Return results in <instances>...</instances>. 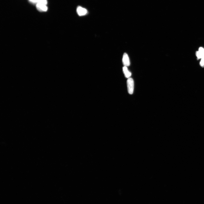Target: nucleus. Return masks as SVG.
Wrapping results in <instances>:
<instances>
[{"label": "nucleus", "instance_id": "nucleus-9", "mask_svg": "<svg viewBox=\"0 0 204 204\" xmlns=\"http://www.w3.org/2000/svg\"><path fill=\"white\" fill-rule=\"evenodd\" d=\"M200 65L203 67H204V59L202 58L200 62Z\"/></svg>", "mask_w": 204, "mask_h": 204}, {"label": "nucleus", "instance_id": "nucleus-3", "mask_svg": "<svg viewBox=\"0 0 204 204\" xmlns=\"http://www.w3.org/2000/svg\"><path fill=\"white\" fill-rule=\"evenodd\" d=\"M123 62L124 66L127 67L130 65V62L129 57L127 54L124 53L123 58Z\"/></svg>", "mask_w": 204, "mask_h": 204}, {"label": "nucleus", "instance_id": "nucleus-8", "mask_svg": "<svg viewBox=\"0 0 204 204\" xmlns=\"http://www.w3.org/2000/svg\"><path fill=\"white\" fill-rule=\"evenodd\" d=\"M196 55L198 59L201 58V55L199 51L196 52Z\"/></svg>", "mask_w": 204, "mask_h": 204}, {"label": "nucleus", "instance_id": "nucleus-6", "mask_svg": "<svg viewBox=\"0 0 204 204\" xmlns=\"http://www.w3.org/2000/svg\"><path fill=\"white\" fill-rule=\"evenodd\" d=\"M199 52L201 55V58L204 59V49L202 47L199 48Z\"/></svg>", "mask_w": 204, "mask_h": 204}, {"label": "nucleus", "instance_id": "nucleus-1", "mask_svg": "<svg viewBox=\"0 0 204 204\" xmlns=\"http://www.w3.org/2000/svg\"><path fill=\"white\" fill-rule=\"evenodd\" d=\"M127 86L128 93L132 94L134 92V83L133 80L131 78H128L127 81Z\"/></svg>", "mask_w": 204, "mask_h": 204}, {"label": "nucleus", "instance_id": "nucleus-4", "mask_svg": "<svg viewBox=\"0 0 204 204\" xmlns=\"http://www.w3.org/2000/svg\"><path fill=\"white\" fill-rule=\"evenodd\" d=\"M36 7L38 10L41 12H46L48 10L46 5L43 4L37 3Z\"/></svg>", "mask_w": 204, "mask_h": 204}, {"label": "nucleus", "instance_id": "nucleus-7", "mask_svg": "<svg viewBox=\"0 0 204 204\" xmlns=\"http://www.w3.org/2000/svg\"><path fill=\"white\" fill-rule=\"evenodd\" d=\"M36 3L43 4L46 5L47 1V0H36Z\"/></svg>", "mask_w": 204, "mask_h": 204}, {"label": "nucleus", "instance_id": "nucleus-10", "mask_svg": "<svg viewBox=\"0 0 204 204\" xmlns=\"http://www.w3.org/2000/svg\"><path fill=\"white\" fill-rule=\"evenodd\" d=\"M30 1L33 3H36V0H30Z\"/></svg>", "mask_w": 204, "mask_h": 204}, {"label": "nucleus", "instance_id": "nucleus-2", "mask_svg": "<svg viewBox=\"0 0 204 204\" xmlns=\"http://www.w3.org/2000/svg\"><path fill=\"white\" fill-rule=\"evenodd\" d=\"M77 12L79 16H83L87 14V11L86 9L79 6L77 8Z\"/></svg>", "mask_w": 204, "mask_h": 204}, {"label": "nucleus", "instance_id": "nucleus-5", "mask_svg": "<svg viewBox=\"0 0 204 204\" xmlns=\"http://www.w3.org/2000/svg\"><path fill=\"white\" fill-rule=\"evenodd\" d=\"M123 71L126 78H129L131 76V73L128 70L127 67L124 66L123 68Z\"/></svg>", "mask_w": 204, "mask_h": 204}]
</instances>
